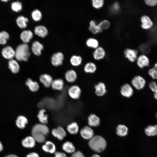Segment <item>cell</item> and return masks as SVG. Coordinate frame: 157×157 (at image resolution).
Instances as JSON below:
<instances>
[{
    "mask_svg": "<svg viewBox=\"0 0 157 157\" xmlns=\"http://www.w3.org/2000/svg\"><path fill=\"white\" fill-rule=\"evenodd\" d=\"M92 157H101L98 154H94L92 156Z\"/></svg>",
    "mask_w": 157,
    "mask_h": 157,
    "instance_id": "cell-54",
    "label": "cell"
},
{
    "mask_svg": "<svg viewBox=\"0 0 157 157\" xmlns=\"http://www.w3.org/2000/svg\"><path fill=\"white\" fill-rule=\"evenodd\" d=\"M31 16L33 20L35 21H38L42 19V14L39 10L35 9L32 12Z\"/></svg>",
    "mask_w": 157,
    "mask_h": 157,
    "instance_id": "cell-42",
    "label": "cell"
},
{
    "mask_svg": "<svg viewBox=\"0 0 157 157\" xmlns=\"http://www.w3.org/2000/svg\"><path fill=\"white\" fill-rule=\"evenodd\" d=\"M64 58V55L61 52H58L55 53L51 57V64L56 67L61 65L63 64Z\"/></svg>",
    "mask_w": 157,
    "mask_h": 157,
    "instance_id": "cell-11",
    "label": "cell"
},
{
    "mask_svg": "<svg viewBox=\"0 0 157 157\" xmlns=\"http://www.w3.org/2000/svg\"><path fill=\"white\" fill-rule=\"evenodd\" d=\"M43 48V45L38 41H35L32 43L31 49L33 53L36 56L40 55Z\"/></svg>",
    "mask_w": 157,
    "mask_h": 157,
    "instance_id": "cell-18",
    "label": "cell"
},
{
    "mask_svg": "<svg viewBox=\"0 0 157 157\" xmlns=\"http://www.w3.org/2000/svg\"><path fill=\"white\" fill-rule=\"evenodd\" d=\"M5 157H18L17 156L14 154H10L5 156Z\"/></svg>",
    "mask_w": 157,
    "mask_h": 157,
    "instance_id": "cell-51",
    "label": "cell"
},
{
    "mask_svg": "<svg viewBox=\"0 0 157 157\" xmlns=\"http://www.w3.org/2000/svg\"><path fill=\"white\" fill-rule=\"evenodd\" d=\"M65 78L66 81L70 83L74 82L77 79V75L76 72L73 69H69L65 72Z\"/></svg>",
    "mask_w": 157,
    "mask_h": 157,
    "instance_id": "cell-19",
    "label": "cell"
},
{
    "mask_svg": "<svg viewBox=\"0 0 157 157\" xmlns=\"http://www.w3.org/2000/svg\"><path fill=\"white\" fill-rule=\"evenodd\" d=\"M8 64L9 68L13 73L16 74L19 72L20 67L16 61L13 59L10 60Z\"/></svg>",
    "mask_w": 157,
    "mask_h": 157,
    "instance_id": "cell-33",
    "label": "cell"
},
{
    "mask_svg": "<svg viewBox=\"0 0 157 157\" xmlns=\"http://www.w3.org/2000/svg\"><path fill=\"white\" fill-rule=\"evenodd\" d=\"M92 1L93 7L97 9H99L102 7L104 4L103 0H92Z\"/></svg>",
    "mask_w": 157,
    "mask_h": 157,
    "instance_id": "cell-43",
    "label": "cell"
},
{
    "mask_svg": "<svg viewBox=\"0 0 157 157\" xmlns=\"http://www.w3.org/2000/svg\"><path fill=\"white\" fill-rule=\"evenodd\" d=\"M71 157H85L83 153L80 151H75L72 154Z\"/></svg>",
    "mask_w": 157,
    "mask_h": 157,
    "instance_id": "cell-47",
    "label": "cell"
},
{
    "mask_svg": "<svg viewBox=\"0 0 157 157\" xmlns=\"http://www.w3.org/2000/svg\"><path fill=\"white\" fill-rule=\"evenodd\" d=\"M54 157H67V156L65 153L63 152H56L55 153Z\"/></svg>",
    "mask_w": 157,
    "mask_h": 157,
    "instance_id": "cell-48",
    "label": "cell"
},
{
    "mask_svg": "<svg viewBox=\"0 0 157 157\" xmlns=\"http://www.w3.org/2000/svg\"><path fill=\"white\" fill-rule=\"evenodd\" d=\"M89 29L93 34H96L102 31L100 28L98 24H97L96 22L93 20H91L90 22Z\"/></svg>",
    "mask_w": 157,
    "mask_h": 157,
    "instance_id": "cell-35",
    "label": "cell"
},
{
    "mask_svg": "<svg viewBox=\"0 0 157 157\" xmlns=\"http://www.w3.org/2000/svg\"><path fill=\"white\" fill-rule=\"evenodd\" d=\"M53 80L51 76L47 74H42L39 77L40 82L46 88L51 86Z\"/></svg>",
    "mask_w": 157,
    "mask_h": 157,
    "instance_id": "cell-14",
    "label": "cell"
},
{
    "mask_svg": "<svg viewBox=\"0 0 157 157\" xmlns=\"http://www.w3.org/2000/svg\"><path fill=\"white\" fill-rule=\"evenodd\" d=\"M28 123V120L27 118L22 115L19 116L16 121V125L19 128L21 129L24 128Z\"/></svg>",
    "mask_w": 157,
    "mask_h": 157,
    "instance_id": "cell-31",
    "label": "cell"
},
{
    "mask_svg": "<svg viewBox=\"0 0 157 157\" xmlns=\"http://www.w3.org/2000/svg\"><path fill=\"white\" fill-rule=\"evenodd\" d=\"M97 69V66L95 63L92 62H90L87 63L85 65L84 70L86 73L92 74L96 72Z\"/></svg>",
    "mask_w": 157,
    "mask_h": 157,
    "instance_id": "cell-32",
    "label": "cell"
},
{
    "mask_svg": "<svg viewBox=\"0 0 157 157\" xmlns=\"http://www.w3.org/2000/svg\"><path fill=\"white\" fill-rule=\"evenodd\" d=\"M30 55L29 46L27 44H21L17 47L15 51V57L17 60L27 61Z\"/></svg>",
    "mask_w": 157,
    "mask_h": 157,
    "instance_id": "cell-2",
    "label": "cell"
},
{
    "mask_svg": "<svg viewBox=\"0 0 157 157\" xmlns=\"http://www.w3.org/2000/svg\"><path fill=\"white\" fill-rule=\"evenodd\" d=\"M146 83V81L145 78L140 75L135 76L131 81V85L138 90H140L143 89Z\"/></svg>",
    "mask_w": 157,
    "mask_h": 157,
    "instance_id": "cell-3",
    "label": "cell"
},
{
    "mask_svg": "<svg viewBox=\"0 0 157 157\" xmlns=\"http://www.w3.org/2000/svg\"><path fill=\"white\" fill-rule=\"evenodd\" d=\"M145 4L150 7H154L157 6V0H144Z\"/></svg>",
    "mask_w": 157,
    "mask_h": 157,
    "instance_id": "cell-45",
    "label": "cell"
},
{
    "mask_svg": "<svg viewBox=\"0 0 157 157\" xmlns=\"http://www.w3.org/2000/svg\"><path fill=\"white\" fill-rule=\"evenodd\" d=\"M124 54L125 57L131 62L136 61L138 56V51L135 49H126L124 51Z\"/></svg>",
    "mask_w": 157,
    "mask_h": 157,
    "instance_id": "cell-9",
    "label": "cell"
},
{
    "mask_svg": "<svg viewBox=\"0 0 157 157\" xmlns=\"http://www.w3.org/2000/svg\"><path fill=\"white\" fill-rule=\"evenodd\" d=\"M95 93L99 97L104 95L106 92V87L104 83L100 82L95 85L94 87Z\"/></svg>",
    "mask_w": 157,
    "mask_h": 157,
    "instance_id": "cell-15",
    "label": "cell"
},
{
    "mask_svg": "<svg viewBox=\"0 0 157 157\" xmlns=\"http://www.w3.org/2000/svg\"><path fill=\"white\" fill-rule=\"evenodd\" d=\"M145 134L149 136H155L157 135V124L149 125L145 129Z\"/></svg>",
    "mask_w": 157,
    "mask_h": 157,
    "instance_id": "cell-29",
    "label": "cell"
},
{
    "mask_svg": "<svg viewBox=\"0 0 157 157\" xmlns=\"http://www.w3.org/2000/svg\"><path fill=\"white\" fill-rule=\"evenodd\" d=\"M25 83L26 85L32 92H36L39 89V85L38 83L36 81H33L31 78H28Z\"/></svg>",
    "mask_w": 157,
    "mask_h": 157,
    "instance_id": "cell-27",
    "label": "cell"
},
{
    "mask_svg": "<svg viewBox=\"0 0 157 157\" xmlns=\"http://www.w3.org/2000/svg\"><path fill=\"white\" fill-rule=\"evenodd\" d=\"M156 118L157 119V112L156 113Z\"/></svg>",
    "mask_w": 157,
    "mask_h": 157,
    "instance_id": "cell-56",
    "label": "cell"
},
{
    "mask_svg": "<svg viewBox=\"0 0 157 157\" xmlns=\"http://www.w3.org/2000/svg\"><path fill=\"white\" fill-rule=\"evenodd\" d=\"M68 132L72 135L77 134L79 131V126L78 124L76 122H72L68 124L66 127Z\"/></svg>",
    "mask_w": 157,
    "mask_h": 157,
    "instance_id": "cell-28",
    "label": "cell"
},
{
    "mask_svg": "<svg viewBox=\"0 0 157 157\" xmlns=\"http://www.w3.org/2000/svg\"><path fill=\"white\" fill-rule=\"evenodd\" d=\"M154 98L156 100H157V92L154 93Z\"/></svg>",
    "mask_w": 157,
    "mask_h": 157,
    "instance_id": "cell-52",
    "label": "cell"
},
{
    "mask_svg": "<svg viewBox=\"0 0 157 157\" xmlns=\"http://www.w3.org/2000/svg\"><path fill=\"white\" fill-rule=\"evenodd\" d=\"M49 129L46 124L39 123L35 124L33 126L31 133H40L46 136L49 133Z\"/></svg>",
    "mask_w": 157,
    "mask_h": 157,
    "instance_id": "cell-6",
    "label": "cell"
},
{
    "mask_svg": "<svg viewBox=\"0 0 157 157\" xmlns=\"http://www.w3.org/2000/svg\"><path fill=\"white\" fill-rule=\"evenodd\" d=\"M88 124L90 126L97 127L100 124V118L94 114L90 115L88 116Z\"/></svg>",
    "mask_w": 157,
    "mask_h": 157,
    "instance_id": "cell-16",
    "label": "cell"
},
{
    "mask_svg": "<svg viewBox=\"0 0 157 157\" xmlns=\"http://www.w3.org/2000/svg\"><path fill=\"white\" fill-rule=\"evenodd\" d=\"M3 149V147L2 145L1 142H0V152L2 151Z\"/></svg>",
    "mask_w": 157,
    "mask_h": 157,
    "instance_id": "cell-53",
    "label": "cell"
},
{
    "mask_svg": "<svg viewBox=\"0 0 157 157\" xmlns=\"http://www.w3.org/2000/svg\"><path fill=\"white\" fill-rule=\"evenodd\" d=\"M33 37V33L30 30L23 31L21 34L20 37L24 43L26 44L29 42Z\"/></svg>",
    "mask_w": 157,
    "mask_h": 157,
    "instance_id": "cell-25",
    "label": "cell"
},
{
    "mask_svg": "<svg viewBox=\"0 0 157 157\" xmlns=\"http://www.w3.org/2000/svg\"><path fill=\"white\" fill-rule=\"evenodd\" d=\"M37 117L40 123L46 124L48 123V115L44 109H41L38 111Z\"/></svg>",
    "mask_w": 157,
    "mask_h": 157,
    "instance_id": "cell-22",
    "label": "cell"
},
{
    "mask_svg": "<svg viewBox=\"0 0 157 157\" xmlns=\"http://www.w3.org/2000/svg\"><path fill=\"white\" fill-rule=\"evenodd\" d=\"M26 157H40L38 153L35 152H32L28 154Z\"/></svg>",
    "mask_w": 157,
    "mask_h": 157,
    "instance_id": "cell-50",
    "label": "cell"
},
{
    "mask_svg": "<svg viewBox=\"0 0 157 157\" xmlns=\"http://www.w3.org/2000/svg\"><path fill=\"white\" fill-rule=\"evenodd\" d=\"M86 44L88 47L96 49L99 47V43L96 39L90 38L87 40Z\"/></svg>",
    "mask_w": 157,
    "mask_h": 157,
    "instance_id": "cell-36",
    "label": "cell"
},
{
    "mask_svg": "<svg viewBox=\"0 0 157 157\" xmlns=\"http://www.w3.org/2000/svg\"><path fill=\"white\" fill-rule=\"evenodd\" d=\"M88 145L93 151L97 152H101L106 148L107 143L105 139L100 135H96L90 140Z\"/></svg>",
    "mask_w": 157,
    "mask_h": 157,
    "instance_id": "cell-1",
    "label": "cell"
},
{
    "mask_svg": "<svg viewBox=\"0 0 157 157\" xmlns=\"http://www.w3.org/2000/svg\"><path fill=\"white\" fill-rule=\"evenodd\" d=\"M150 90L154 93L157 92V83L154 81H151L149 84Z\"/></svg>",
    "mask_w": 157,
    "mask_h": 157,
    "instance_id": "cell-46",
    "label": "cell"
},
{
    "mask_svg": "<svg viewBox=\"0 0 157 157\" xmlns=\"http://www.w3.org/2000/svg\"><path fill=\"white\" fill-rule=\"evenodd\" d=\"M98 25L101 30L106 29L108 28L110 26L109 22L107 20H104L101 21Z\"/></svg>",
    "mask_w": 157,
    "mask_h": 157,
    "instance_id": "cell-44",
    "label": "cell"
},
{
    "mask_svg": "<svg viewBox=\"0 0 157 157\" xmlns=\"http://www.w3.org/2000/svg\"><path fill=\"white\" fill-rule=\"evenodd\" d=\"M82 62V58L79 56L75 55L72 56L70 59L71 64L74 66H77L80 65Z\"/></svg>",
    "mask_w": 157,
    "mask_h": 157,
    "instance_id": "cell-38",
    "label": "cell"
},
{
    "mask_svg": "<svg viewBox=\"0 0 157 157\" xmlns=\"http://www.w3.org/2000/svg\"><path fill=\"white\" fill-rule=\"evenodd\" d=\"M22 3L19 1H14L11 4V8L15 12L20 11L22 9Z\"/></svg>",
    "mask_w": 157,
    "mask_h": 157,
    "instance_id": "cell-41",
    "label": "cell"
},
{
    "mask_svg": "<svg viewBox=\"0 0 157 157\" xmlns=\"http://www.w3.org/2000/svg\"><path fill=\"white\" fill-rule=\"evenodd\" d=\"M9 38V34L6 31H3L0 32V44H5L7 42V40Z\"/></svg>",
    "mask_w": 157,
    "mask_h": 157,
    "instance_id": "cell-40",
    "label": "cell"
},
{
    "mask_svg": "<svg viewBox=\"0 0 157 157\" xmlns=\"http://www.w3.org/2000/svg\"><path fill=\"white\" fill-rule=\"evenodd\" d=\"M106 52L104 49L101 47H98L93 52L94 58L96 60H99L105 57Z\"/></svg>",
    "mask_w": 157,
    "mask_h": 157,
    "instance_id": "cell-21",
    "label": "cell"
},
{
    "mask_svg": "<svg viewBox=\"0 0 157 157\" xmlns=\"http://www.w3.org/2000/svg\"><path fill=\"white\" fill-rule=\"evenodd\" d=\"M62 149L69 154H73L75 151V148L73 144L71 142L67 141L62 144Z\"/></svg>",
    "mask_w": 157,
    "mask_h": 157,
    "instance_id": "cell-23",
    "label": "cell"
},
{
    "mask_svg": "<svg viewBox=\"0 0 157 157\" xmlns=\"http://www.w3.org/2000/svg\"><path fill=\"white\" fill-rule=\"evenodd\" d=\"M34 32L35 34L42 38L46 36L48 33V31L47 28L42 25L36 26Z\"/></svg>",
    "mask_w": 157,
    "mask_h": 157,
    "instance_id": "cell-24",
    "label": "cell"
},
{
    "mask_svg": "<svg viewBox=\"0 0 157 157\" xmlns=\"http://www.w3.org/2000/svg\"><path fill=\"white\" fill-rule=\"evenodd\" d=\"M28 21V19L23 16H18L16 19L17 24L21 28H24L27 27L26 23Z\"/></svg>",
    "mask_w": 157,
    "mask_h": 157,
    "instance_id": "cell-34",
    "label": "cell"
},
{
    "mask_svg": "<svg viewBox=\"0 0 157 157\" xmlns=\"http://www.w3.org/2000/svg\"><path fill=\"white\" fill-rule=\"evenodd\" d=\"M32 136L34 138L35 142L39 143H43L46 140L45 136L40 133H31Z\"/></svg>",
    "mask_w": 157,
    "mask_h": 157,
    "instance_id": "cell-37",
    "label": "cell"
},
{
    "mask_svg": "<svg viewBox=\"0 0 157 157\" xmlns=\"http://www.w3.org/2000/svg\"><path fill=\"white\" fill-rule=\"evenodd\" d=\"M80 134L82 137L84 139L90 140L93 137L94 132L90 127L85 126L81 129Z\"/></svg>",
    "mask_w": 157,
    "mask_h": 157,
    "instance_id": "cell-12",
    "label": "cell"
},
{
    "mask_svg": "<svg viewBox=\"0 0 157 157\" xmlns=\"http://www.w3.org/2000/svg\"><path fill=\"white\" fill-rule=\"evenodd\" d=\"M128 129L127 127L123 124H119L116 127V133L121 137L126 136L128 134Z\"/></svg>",
    "mask_w": 157,
    "mask_h": 157,
    "instance_id": "cell-30",
    "label": "cell"
},
{
    "mask_svg": "<svg viewBox=\"0 0 157 157\" xmlns=\"http://www.w3.org/2000/svg\"><path fill=\"white\" fill-rule=\"evenodd\" d=\"M42 149L44 151L50 154L55 153L56 149L55 144L49 141L45 142L44 144L42 146Z\"/></svg>",
    "mask_w": 157,
    "mask_h": 157,
    "instance_id": "cell-17",
    "label": "cell"
},
{
    "mask_svg": "<svg viewBox=\"0 0 157 157\" xmlns=\"http://www.w3.org/2000/svg\"><path fill=\"white\" fill-rule=\"evenodd\" d=\"M136 61L137 65L141 69L149 66L150 63V59L148 57L142 54L138 56Z\"/></svg>",
    "mask_w": 157,
    "mask_h": 157,
    "instance_id": "cell-5",
    "label": "cell"
},
{
    "mask_svg": "<svg viewBox=\"0 0 157 157\" xmlns=\"http://www.w3.org/2000/svg\"><path fill=\"white\" fill-rule=\"evenodd\" d=\"M140 27L143 30H149L154 26V22L151 18L146 15H143L140 17Z\"/></svg>",
    "mask_w": 157,
    "mask_h": 157,
    "instance_id": "cell-4",
    "label": "cell"
},
{
    "mask_svg": "<svg viewBox=\"0 0 157 157\" xmlns=\"http://www.w3.org/2000/svg\"><path fill=\"white\" fill-rule=\"evenodd\" d=\"M120 93L121 95L126 98H130L133 94L134 90L132 86L129 83H126L121 87Z\"/></svg>",
    "mask_w": 157,
    "mask_h": 157,
    "instance_id": "cell-7",
    "label": "cell"
},
{
    "mask_svg": "<svg viewBox=\"0 0 157 157\" xmlns=\"http://www.w3.org/2000/svg\"><path fill=\"white\" fill-rule=\"evenodd\" d=\"M1 54L4 58L11 60L15 56V51L11 46H7L2 49Z\"/></svg>",
    "mask_w": 157,
    "mask_h": 157,
    "instance_id": "cell-13",
    "label": "cell"
},
{
    "mask_svg": "<svg viewBox=\"0 0 157 157\" xmlns=\"http://www.w3.org/2000/svg\"><path fill=\"white\" fill-rule=\"evenodd\" d=\"M51 133L54 137L60 140H63L67 135L65 130L60 126L53 129L51 131Z\"/></svg>",
    "mask_w": 157,
    "mask_h": 157,
    "instance_id": "cell-10",
    "label": "cell"
},
{
    "mask_svg": "<svg viewBox=\"0 0 157 157\" xmlns=\"http://www.w3.org/2000/svg\"><path fill=\"white\" fill-rule=\"evenodd\" d=\"M23 146L26 148H32L35 144V141L32 136H27L23 139L22 142Z\"/></svg>",
    "mask_w": 157,
    "mask_h": 157,
    "instance_id": "cell-20",
    "label": "cell"
},
{
    "mask_svg": "<svg viewBox=\"0 0 157 157\" xmlns=\"http://www.w3.org/2000/svg\"><path fill=\"white\" fill-rule=\"evenodd\" d=\"M51 86L54 90L60 91L64 86V82L61 78H57L53 80Z\"/></svg>",
    "mask_w": 157,
    "mask_h": 157,
    "instance_id": "cell-26",
    "label": "cell"
},
{
    "mask_svg": "<svg viewBox=\"0 0 157 157\" xmlns=\"http://www.w3.org/2000/svg\"><path fill=\"white\" fill-rule=\"evenodd\" d=\"M148 74L153 79H157V62L154 64L153 67L149 69Z\"/></svg>",
    "mask_w": 157,
    "mask_h": 157,
    "instance_id": "cell-39",
    "label": "cell"
},
{
    "mask_svg": "<svg viewBox=\"0 0 157 157\" xmlns=\"http://www.w3.org/2000/svg\"><path fill=\"white\" fill-rule=\"evenodd\" d=\"M3 1V2H7L8 1V0H2L1 1Z\"/></svg>",
    "mask_w": 157,
    "mask_h": 157,
    "instance_id": "cell-55",
    "label": "cell"
},
{
    "mask_svg": "<svg viewBox=\"0 0 157 157\" xmlns=\"http://www.w3.org/2000/svg\"><path fill=\"white\" fill-rule=\"evenodd\" d=\"M81 91L80 87L77 85H74L70 86L68 89V94L72 99H78L81 95Z\"/></svg>",
    "mask_w": 157,
    "mask_h": 157,
    "instance_id": "cell-8",
    "label": "cell"
},
{
    "mask_svg": "<svg viewBox=\"0 0 157 157\" xmlns=\"http://www.w3.org/2000/svg\"><path fill=\"white\" fill-rule=\"evenodd\" d=\"M119 5L117 2L113 4L112 7V9L115 12L118 11L119 9Z\"/></svg>",
    "mask_w": 157,
    "mask_h": 157,
    "instance_id": "cell-49",
    "label": "cell"
}]
</instances>
